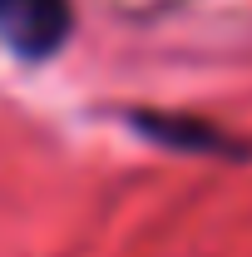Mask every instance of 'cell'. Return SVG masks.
<instances>
[{
  "instance_id": "1",
  "label": "cell",
  "mask_w": 252,
  "mask_h": 257,
  "mask_svg": "<svg viewBox=\"0 0 252 257\" xmlns=\"http://www.w3.org/2000/svg\"><path fill=\"white\" fill-rule=\"evenodd\" d=\"M74 30L69 0H0V45L20 60H50Z\"/></svg>"
},
{
  "instance_id": "2",
  "label": "cell",
  "mask_w": 252,
  "mask_h": 257,
  "mask_svg": "<svg viewBox=\"0 0 252 257\" xmlns=\"http://www.w3.org/2000/svg\"><path fill=\"white\" fill-rule=\"evenodd\" d=\"M129 124L139 128L144 139H154L163 149L178 154H203V159H247L252 149L237 144V134H227L213 119H193V114H129Z\"/></svg>"
}]
</instances>
